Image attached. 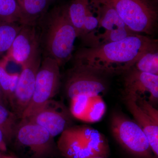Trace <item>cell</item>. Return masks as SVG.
I'll list each match as a JSON object with an SVG mask.
<instances>
[{
	"label": "cell",
	"mask_w": 158,
	"mask_h": 158,
	"mask_svg": "<svg viewBox=\"0 0 158 158\" xmlns=\"http://www.w3.org/2000/svg\"><path fill=\"white\" fill-rule=\"evenodd\" d=\"M158 47L157 40L135 34L120 41L84 47L73 54V64L104 76L125 73L144 53Z\"/></svg>",
	"instance_id": "obj_1"
},
{
	"label": "cell",
	"mask_w": 158,
	"mask_h": 158,
	"mask_svg": "<svg viewBox=\"0 0 158 158\" xmlns=\"http://www.w3.org/2000/svg\"><path fill=\"white\" fill-rule=\"evenodd\" d=\"M37 27L42 57L54 59L60 67L72 59L78 36L69 15L67 4L49 10Z\"/></svg>",
	"instance_id": "obj_2"
},
{
	"label": "cell",
	"mask_w": 158,
	"mask_h": 158,
	"mask_svg": "<svg viewBox=\"0 0 158 158\" xmlns=\"http://www.w3.org/2000/svg\"><path fill=\"white\" fill-rule=\"evenodd\" d=\"M56 145L65 158H107L110 152L105 136L87 125L69 127L60 134Z\"/></svg>",
	"instance_id": "obj_3"
},
{
	"label": "cell",
	"mask_w": 158,
	"mask_h": 158,
	"mask_svg": "<svg viewBox=\"0 0 158 158\" xmlns=\"http://www.w3.org/2000/svg\"><path fill=\"white\" fill-rule=\"evenodd\" d=\"M53 136L28 119L19 123L13 139L14 146L27 158H53L59 152Z\"/></svg>",
	"instance_id": "obj_4"
},
{
	"label": "cell",
	"mask_w": 158,
	"mask_h": 158,
	"mask_svg": "<svg viewBox=\"0 0 158 158\" xmlns=\"http://www.w3.org/2000/svg\"><path fill=\"white\" fill-rule=\"evenodd\" d=\"M113 7L128 28L136 34L152 35L156 29L158 11L152 0H99Z\"/></svg>",
	"instance_id": "obj_5"
},
{
	"label": "cell",
	"mask_w": 158,
	"mask_h": 158,
	"mask_svg": "<svg viewBox=\"0 0 158 158\" xmlns=\"http://www.w3.org/2000/svg\"><path fill=\"white\" fill-rule=\"evenodd\" d=\"M110 128L115 140L128 152L138 157H151L153 152L147 136L135 120L115 112L111 116Z\"/></svg>",
	"instance_id": "obj_6"
},
{
	"label": "cell",
	"mask_w": 158,
	"mask_h": 158,
	"mask_svg": "<svg viewBox=\"0 0 158 158\" xmlns=\"http://www.w3.org/2000/svg\"><path fill=\"white\" fill-rule=\"evenodd\" d=\"M60 68L56 60L42 57L36 77L33 97L21 119L32 116L56 95L61 86Z\"/></svg>",
	"instance_id": "obj_7"
},
{
	"label": "cell",
	"mask_w": 158,
	"mask_h": 158,
	"mask_svg": "<svg viewBox=\"0 0 158 158\" xmlns=\"http://www.w3.org/2000/svg\"><path fill=\"white\" fill-rule=\"evenodd\" d=\"M104 76L73 64L72 68L69 70L65 78L64 85L65 94L70 100L81 95L89 97L102 96L107 88Z\"/></svg>",
	"instance_id": "obj_8"
},
{
	"label": "cell",
	"mask_w": 158,
	"mask_h": 158,
	"mask_svg": "<svg viewBox=\"0 0 158 158\" xmlns=\"http://www.w3.org/2000/svg\"><path fill=\"white\" fill-rule=\"evenodd\" d=\"M42 58L40 49L31 60L22 66V70L19 74L14 96L10 104L14 113L20 118H21L33 97L36 77Z\"/></svg>",
	"instance_id": "obj_9"
},
{
	"label": "cell",
	"mask_w": 158,
	"mask_h": 158,
	"mask_svg": "<svg viewBox=\"0 0 158 158\" xmlns=\"http://www.w3.org/2000/svg\"><path fill=\"white\" fill-rule=\"evenodd\" d=\"M71 116L65 105L52 99L26 119L44 128L55 137L70 127Z\"/></svg>",
	"instance_id": "obj_10"
},
{
	"label": "cell",
	"mask_w": 158,
	"mask_h": 158,
	"mask_svg": "<svg viewBox=\"0 0 158 158\" xmlns=\"http://www.w3.org/2000/svg\"><path fill=\"white\" fill-rule=\"evenodd\" d=\"M39 50L40 47L38 27L23 24L15 39L6 58L8 62L12 61L22 66L31 60Z\"/></svg>",
	"instance_id": "obj_11"
},
{
	"label": "cell",
	"mask_w": 158,
	"mask_h": 158,
	"mask_svg": "<svg viewBox=\"0 0 158 158\" xmlns=\"http://www.w3.org/2000/svg\"><path fill=\"white\" fill-rule=\"evenodd\" d=\"M124 88L125 95L136 97L149 96V102L153 105L158 102V75L139 71L134 67L125 73Z\"/></svg>",
	"instance_id": "obj_12"
},
{
	"label": "cell",
	"mask_w": 158,
	"mask_h": 158,
	"mask_svg": "<svg viewBox=\"0 0 158 158\" xmlns=\"http://www.w3.org/2000/svg\"><path fill=\"white\" fill-rule=\"evenodd\" d=\"M125 103L128 110L147 136L152 151L158 156V123L144 112L138 106L135 96L125 95Z\"/></svg>",
	"instance_id": "obj_13"
},
{
	"label": "cell",
	"mask_w": 158,
	"mask_h": 158,
	"mask_svg": "<svg viewBox=\"0 0 158 158\" xmlns=\"http://www.w3.org/2000/svg\"><path fill=\"white\" fill-rule=\"evenodd\" d=\"M22 15L23 24L38 25L49 10L48 0H16Z\"/></svg>",
	"instance_id": "obj_14"
},
{
	"label": "cell",
	"mask_w": 158,
	"mask_h": 158,
	"mask_svg": "<svg viewBox=\"0 0 158 158\" xmlns=\"http://www.w3.org/2000/svg\"><path fill=\"white\" fill-rule=\"evenodd\" d=\"M23 25L20 23L0 22V60L7 56Z\"/></svg>",
	"instance_id": "obj_15"
},
{
	"label": "cell",
	"mask_w": 158,
	"mask_h": 158,
	"mask_svg": "<svg viewBox=\"0 0 158 158\" xmlns=\"http://www.w3.org/2000/svg\"><path fill=\"white\" fill-rule=\"evenodd\" d=\"M101 3V11L99 24V34L101 29H103V31L101 35L119 28L127 27L121 18L119 17L116 10L113 9V7L107 4Z\"/></svg>",
	"instance_id": "obj_16"
},
{
	"label": "cell",
	"mask_w": 158,
	"mask_h": 158,
	"mask_svg": "<svg viewBox=\"0 0 158 158\" xmlns=\"http://www.w3.org/2000/svg\"><path fill=\"white\" fill-rule=\"evenodd\" d=\"M9 62L6 58L0 60V84L8 104L10 105L18 80L19 74L9 73L6 66Z\"/></svg>",
	"instance_id": "obj_17"
},
{
	"label": "cell",
	"mask_w": 158,
	"mask_h": 158,
	"mask_svg": "<svg viewBox=\"0 0 158 158\" xmlns=\"http://www.w3.org/2000/svg\"><path fill=\"white\" fill-rule=\"evenodd\" d=\"M89 2V0H71L67 4L69 15L79 38L83 31Z\"/></svg>",
	"instance_id": "obj_18"
},
{
	"label": "cell",
	"mask_w": 158,
	"mask_h": 158,
	"mask_svg": "<svg viewBox=\"0 0 158 158\" xmlns=\"http://www.w3.org/2000/svg\"><path fill=\"white\" fill-rule=\"evenodd\" d=\"M16 114L6 107L0 104V129L5 136L7 143L11 142L14 137L19 123Z\"/></svg>",
	"instance_id": "obj_19"
},
{
	"label": "cell",
	"mask_w": 158,
	"mask_h": 158,
	"mask_svg": "<svg viewBox=\"0 0 158 158\" xmlns=\"http://www.w3.org/2000/svg\"><path fill=\"white\" fill-rule=\"evenodd\" d=\"M132 67L142 72L158 75V47L145 52Z\"/></svg>",
	"instance_id": "obj_20"
},
{
	"label": "cell",
	"mask_w": 158,
	"mask_h": 158,
	"mask_svg": "<svg viewBox=\"0 0 158 158\" xmlns=\"http://www.w3.org/2000/svg\"><path fill=\"white\" fill-rule=\"evenodd\" d=\"M0 22L23 24L22 15L16 0H0Z\"/></svg>",
	"instance_id": "obj_21"
},
{
	"label": "cell",
	"mask_w": 158,
	"mask_h": 158,
	"mask_svg": "<svg viewBox=\"0 0 158 158\" xmlns=\"http://www.w3.org/2000/svg\"><path fill=\"white\" fill-rule=\"evenodd\" d=\"M106 106L100 95L94 96L91 99L85 115L84 121L88 123H95L99 121L105 115Z\"/></svg>",
	"instance_id": "obj_22"
},
{
	"label": "cell",
	"mask_w": 158,
	"mask_h": 158,
	"mask_svg": "<svg viewBox=\"0 0 158 158\" xmlns=\"http://www.w3.org/2000/svg\"><path fill=\"white\" fill-rule=\"evenodd\" d=\"M135 34L136 33L131 31L127 27L119 28L101 35L99 37L97 46L109 43L120 41Z\"/></svg>",
	"instance_id": "obj_23"
},
{
	"label": "cell",
	"mask_w": 158,
	"mask_h": 158,
	"mask_svg": "<svg viewBox=\"0 0 158 158\" xmlns=\"http://www.w3.org/2000/svg\"><path fill=\"white\" fill-rule=\"evenodd\" d=\"M7 151V143L2 132L0 129V151L6 152Z\"/></svg>",
	"instance_id": "obj_24"
},
{
	"label": "cell",
	"mask_w": 158,
	"mask_h": 158,
	"mask_svg": "<svg viewBox=\"0 0 158 158\" xmlns=\"http://www.w3.org/2000/svg\"><path fill=\"white\" fill-rule=\"evenodd\" d=\"M0 104L3 105L6 107H7L6 106L8 105V104L6 101V99L5 98V97H4V94H3L1 84H0Z\"/></svg>",
	"instance_id": "obj_25"
},
{
	"label": "cell",
	"mask_w": 158,
	"mask_h": 158,
	"mask_svg": "<svg viewBox=\"0 0 158 158\" xmlns=\"http://www.w3.org/2000/svg\"><path fill=\"white\" fill-rule=\"evenodd\" d=\"M2 158H19L15 156H11V155H8L5 156L3 155L2 156Z\"/></svg>",
	"instance_id": "obj_26"
},
{
	"label": "cell",
	"mask_w": 158,
	"mask_h": 158,
	"mask_svg": "<svg viewBox=\"0 0 158 158\" xmlns=\"http://www.w3.org/2000/svg\"><path fill=\"white\" fill-rule=\"evenodd\" d=\"M56 0H48L49 2L50 3L53 2H55Z\"/></svg>",
	"instance_id": "obj_27"
},
{
	"label": "cell",
	"mask_w": 158,
	"mask_h": 158,
	"mask_svg": "<svg viewBox=\"0 0 158 158\" xmlns=\"http://www.w3.org/2000/svg\"><path fill=\"white\" fill-rule=\"evenodd\" d=\"M2 152H1L0 151V158H2V156H3V155L2 154Z\"/></svg>",
	"instance_id": "obj_28"
},
{
	"label": "cell",
	"mask_w": 158,
	"mask_h": 158,
	"mask_svg": "<svg viewBox=\"0 0 158 158\" xmlns=\"http://www.w3.org/2000/svg\"><path fill=\"white\" fill-rule=\"evenodd\" d=\"M152 2L153 1V2H157L158 0H152Z\"/></svg>",
	"instance_id": "obj_29"
},
{
	"label": "cell",
	"mask_w": 158,
	"mask_h": 158,
	"mask_svg": "<svg viewBox=\"0 0 158 158\" xmlns=\"http://www.w3.org/2000/svg\"><path fill=\"white\" fill-rule=\"evenodd\" d=\"M104 158V157H94V158Z\"/></svg>",
	"instance_id": "obj_30"
}]
</instances>
